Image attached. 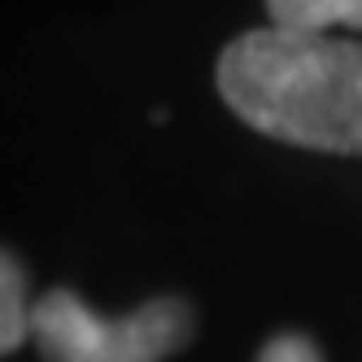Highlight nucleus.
<instances>
[{
	"instance_id": "1",
	"label": "nucleus",
	"mask_w": 362,
	"mask_h": 362,
	"mask_svg": "<svg viewBox=\"0 0 362 362\" xmlns=\"http://www.w3.org/2000/svg\"><path fill=\"white\" fill-rule=\"evenodd\" d=\"M218 92L253 132L362 153V44L327 31H249L218 62Z\"/></svg>"
},
{
	"instance_id": "2",
	"label": "nucleus",
	"mask_w": 362,
	"mask_h": 362,
	"mask_svg": "<svg viewBox=\"0 0 362 362\" xmlns=\"http://www.w3.org/2000/svg\"><path fill=\"white\" fill-rule=\"evenodd\" d=\"M192 315L184 301L162 297L132 310L127 319H100L74 293H48L35 301L31 341L44 362H162L184 349Z\"/></svg>"
},
{
	"instance_id": "3",
	"label": "nucleus",
	"mask_w": 362,
	"mask_h": 362,
	"mask_svg": "<svg viewBox=\"0 0 362 362\" xmlns=\"http://www.w3.org/2000/svg\"><path fill=\"white\" fill-rule=\"evenodd\" d=\"M35 301L27 297V271L0 249V358L13 354L22 341H31Z\"/></svg>"
},
{
	"instance_id": "4",
	"label": "nucleus",
	"mask_w": 362,
	"mask_h": 362,
	"mask_svg": "<svg viewBox=\"0 0 362 362\" xmlns=\"http://www.w3.org/2000/svg\"><path fill=\"white\" fill-rule=\"evenodd\" d=\"M271 22L284 31L362 27V0H267Z\"/></svg>"
},
{
	"instance_id": "5",
	"label": "nucleus",
	"mask_w": 362,
	"mask_h": 362,
	"mask_svg": "<svg viewBox=\"0 0 362 362\" xmlns=\"http://www.w3.org/2000/svg\"><path fill=\"white\" fill-rule=\"evenodd\" d=\"M257 362H323L315 341H305V336H275V341L257 354Z\"/></svg>"
}]
</instances>
